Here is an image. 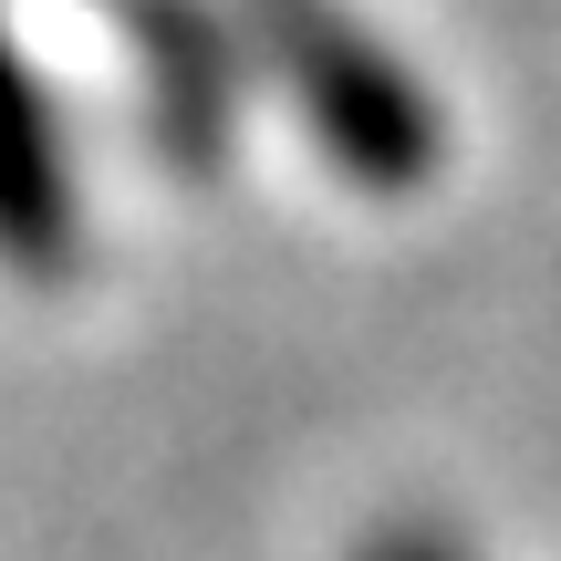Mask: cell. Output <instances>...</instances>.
<instances>
[{"instance_id":"obj_3","label":"cell","mask_w":561,"mask_h":561,"mask_svg":"<svg viewBox=\"0 0 561 561\" xmlns=\"http://www.w3.org/2000/svg\"><path fill=\"white\" fill-rule=\"evenodd\" d=\"M354 561H468V551L447 541V530H426V520H405V530H375V541H364Z\"/></svg>"},{"instance_id":"obj_2","label":"cell","mask_w":561,"mask_h":561,"mask_svg":"<svg viewBox=\"0 0 561 561\" xmlns=\"http://www.w3.org/2000/svg\"><path fill=\"white\" fill-rule=\"evenodd\" d=\"M62 250H73V167H62L42 83L21 73L11 32H0V261L53 271Z\"/></svg>"},{"instance_id":"obj_1","label":"cell","mask_w":561,"mask_h":561,"mask_svg":"<svg viewBox=\"0 0 561 561\" xmlns=\"http://www.w3.org/2000/svg\"><path fill=\"white\" fill-rule=\"evenodd\" d=\"M229 11H240L261 73L301 104L312 146L354 187L396 198V187L437 178V104H426V83L405 73L343 0H229Z\"/></svg>"}]
</instances>
